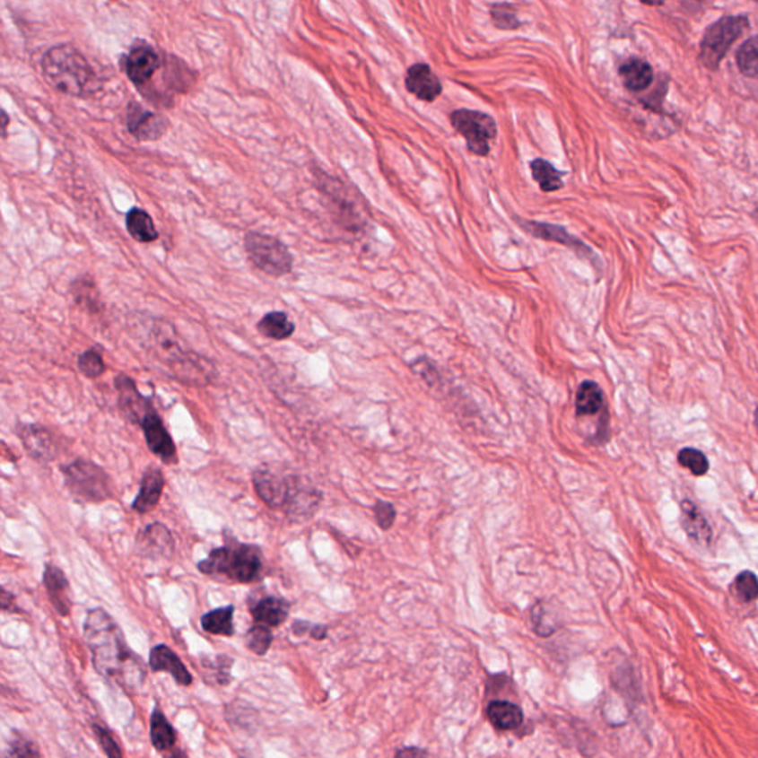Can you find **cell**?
<instances>
[{
    "instance_id": "6da1fadb",
    "label": "cell",
    "mask_w": 758,
    "mask_h": 758,
    "mask_svg": "<svg viewBox=\"0 0 758 758\" xmlns=\"http://www.w3.org/2000/svg\"><path fill=\"white\" fill-rule=\"evenodd\" d=\"M83 637L98 673L131 689L144 682V667L127 648L122 630L106 610L91 609L86 614Z\"/></svg>"
},
{
    "instance_id": "7a4b0ae2",
    "label": "cell",
    "mask_w": 758,
    "mask_h": 758,
    "mask_svg": "<svg viewBox=\"0 0 758 758\" xmlns=\"http://www.w3.org/2000/svg\"><path fill=\"white\" fill-rule=\"evenodd\" d=\"M259 498L273 510H282L293 518L311 517L322 496L297 475L280 473L273 466H258L252 475Z\"/></svg>"
},
{
    "instance_id": "3957f363",
    "label": "cell",
    "mask_w": 758,
    "mask_h": 758,
    "mask_svg": "<svg viewBox=\"0 0 758 758\" xmlns=\"http://www.w3.org/2000/svg\"><path fill=\"white\" fill-rule=\"evenodd\" d=\"M42 73L54 90L70 97H83L95 91L97 74L92 65L70 45H58L45 52Z\"/></svg>"
},
{
    "instance_id": "277c9868",
    "label": "cell",
    "mask_w": 758,
    "mask_h": 758,
    "mask_svg": "<svg viewBox=\"0 0 758 758\" xmlns=\"http://www.w3.org/2000/svg\"><path fill=\"white\" fill-rule=\"evenodd\" d=\"M263 568V550L252 544L239 543L234 538L211 551V554L197 564L200 572L208 577L222 578L239 584L258 580Z\"/></svg>"
},
{
    "instance_id": "5b68a950",
    "label": "cell",
    "mask_w": 758,
    "mask_h": 758,
    "mask_svg": "<svg viewBox=\"0 0 758 758\" xmlns=\"http://www.w3.org/2000/svg\"><path fill=\"white\" fill-rule=\"evenodd\" d=\"M154 356L165 364L177 379L187 384H209L216 377L213 363L205 362L204 357L186 352L179 345L174 331L166 325L154 329Z\"/></svg>"
},
{
    "instance_id": "8992f818",
    "label": "cell",
    "mask_w": 758,
    "mask_h": 758,
    "mask_svg": "<svg viewBox=\"0 0 758 758\" xmlns=\"http://www.w3.org/2000/svg\"><path fill=\"white\" fill-rule=\"evenodd\" d=\"M70 495L83 504H101L113 498V484L104 468L88 459H74L61 466Z\"/></svg>"
},
{
    "instance_id": "52a82bcc",
    "label": "cell",
    "mask_w": 758,
    "mask_h": 758,
    "mask_svg": "<svg viewBox=\"0 0 758 758\" xmlns=\"http://www.w3.org/2000/svg\"><path fill=\"white\" fill-rule=\"evenodd\" d=\"M750 29L748 15H725L712 22L699 43V61L703 67L716 72L728 51L742 34Z\"/></svg>"
},
{
    "instance_id": "ba28073f",
    "label": "cell",
    "mask_w": 758,
    "mask_h": 758,
    "mask_svg": "<svg viewBox=\"0 0 758 758\" xmlns=\"http://www.w3.org/2000/svg\"><path fill=\"white\" fill-rule=\"evenodd\" d=\"M246 254L264 273L282 277L292 272L293 257L288 246L268 234L249 231L245 238Z\"/></svg>"
},
{
    "instance_id": "9c48e42d",
    "label": "cell",
    "mask_w": 758,
    "mask_h": 758,
    "mask_svg": "<svg viewBox=\"0 0 758 758\" xmlns=\"http://www.w3.org/2000/svg\"><path fill=\"white\" fill-rule=\"evenodd\" d=\"M450 123L459 135L464 136L466 147L475 156L491 152V141L498 135V126L492 116L484 111L457 109L450 115Z\"/></svg>"
},
{
    "instance_id": "30bf717a",
    "label": "cell",
    "mask_w": 758,
    "mask_h": 758,
    "mask_svg": "<svg viewBox=\"0 0 758 758\" xmlns=\"http://www.w3.org/2000/svg\"><path fill=\"white\" fill-rule=\"evenodd\" d=\"M517 222L520 224L521 229L532 234L535 239H541L546 242L559 243L573 250L579 258L588 261L597 272H602V263L598 258L597 254L589 248L587 243L582 242L580 239L575 238L572 234H569L568 230L564 227L555 224H546V222H536V221H526L521 218H516Z\"/></svg>"
},
{
    "instance_id": "8fae6325",
    "label": "cell",
    "mask_w": 758,
    "mask_h": 758,
    "mask_svg": "<svg viewBox=\"0 0 758 758\" xmlns=\"http://www.w3.org/2000/svg\"><path fill=\"white\" fill-rule=\"evenodd\" d=\"M161 56L147 42H138L129 49L123 58V68L134 85H145L161 67Z\"/></svg>"
},
{
    "instance_id": "7c38bea8",
    "label": "cell",
    "mask_w": 758,
    "mask_h": 758,
    "mask_svg": "<svg viewBox=\"0 0 758 758\" xmlns=\"http://www.w3.org/2000/svg\"><path fill=\"white\" fill-rule=\"evenodd\" d=\"M116 390L119 395V409L132 424L140 425L149 412L154 409L152 398L144 397L136 388L135 381L125 373L115 378Z\"/></svg>"
},
{
    "instance_id": "4fadbf2b",
    "label": "cell",
    "mask_w": 758,
    "mask_h": 758,
    "mask_svg": "<svg viewBox=\"0 0 758 758\" xmlns=\"http://www.w3.org/2000/svg\"><path fill=\"white\" fill-rule=\"evenodd\" d=\"M140 427L144 431L145 443H147L152 454L161 457V461L170 464V466H174L179 462L174 439L166 430L165 424H163V421H161V415L157 414L156 409H152V412L147 414Z\"/></svg>"
},
{
    "instance_id": "5bb4252c",
    "label": "cell",
    "mask_w": 758,
    "mask_h": 758,
    "mask_svg": "<svg viewBox=\"0 0 758 758\" xmlns=\"http://www.w3.org/2000/svg\"><path fill=\"white\" fill-rule=\"evenodd\" d=\"M127 131L138 141H156L168 131V120L152 111L141 107L138 102H131L127 107Z\"/></svg>"
},
{
    "instance_id": "9a60e30c",
    "label": "cell",
    "mask_w": 758,
    "mask_h": 758,
    "mask_svg": "<svg viewBox=\"0 0 758 758\" xmlns=\"http://www.w3.org/2000/svg\"><path fill=\"white\" fill-rule=\"evenodd\" d=\"M174 551V536L161 523H152L136 536V553L144 559H170Z\"/></svg>"
},
{
    "instance_id": "2e32d148",
    "label": "cell",
    "mask_w": 758,
    "mask_h": 758,
    "mask_svg": "<svg viewBox=\"0 0 758 758\" xmlns=\"http://www.w3.org/2000/svg\"><path fill=\"white\" fill-rule=\"evenodd\" d=\"M17 434L34 459L51 462L58 455V445L48 428L38 424H18Z\"/></svg>"
},
{
    "instance_id": "e0dca14e",
    "label": "cell",
    "mask_w": 758,
    "mask_h": 758,
    "mask_svg": "<svg viewBox=\"0 0 758 758\" xmlns=\"http://www.w3.org/2000/svg\"><path fill=\"white\" fill-rule=\"evenodd\" d=\"M405 86L407 92L425 102L436 101L443 92L440 79L425 63H416L407 68Z\"/></svg>"
},
{
    "instance_id": "ac0fdd59",
    "label": "cell",
    "mask_w": 758,
    "mask_h": 758,
    "mask_svg": "<svg viewBox=\"0 0 758 758\" xmlns=\"http://www.w3.org/2000/svg\"><path fill=\"white\" fill-rule=\"evenodd\" d=\"M149 666L152 673H168L174 677L175 682L181 686H190L193 677L188 669L182 664L179 655L168 648L166 644H159L152 649L149 658Z\"/></svg>"
},
{
    "instance_id": "d6986e66",
    "label": "cell",
    "mask_w": 758,
    "mask_h": 758,
    "mask_svg": "<svg viewBox=\"0 0 758 758\" xmlns=\"http://www.w3.org/2000/svg\"><path fill=\"white\" fill-rule=\"evenodd\" d=\"M165 489V477L156 466H149L141 479L140 492L134 500L132 510L140 514H147L156 509L161 493Z\"/></svg>"
},
{
    "instance_id": "ffe728a7",
    "label": "cell",
    "mask_w": 758,
    "mask_h": 758,
    "mask_svg": "<svg viewBox=\"0 0 758 758\" xmlns=\"http://www.w3.org/2000/svg\"><path fill=\"white\" fill-rule=\"evenodd\" d=\"M43 585L47 588L48 597L52 606L56 607L57 612L61 616H67L70 614V584L68 579L64 575L60 568H57L54 564H47L45 566V572H43Z\"/></svg>"
},
{
    "instance_id": "44dd1931",
    "label": "cell",
    "mask_w": 758,
    "mask_h": 758,
    "mask_svg": "<svg viewBox=\"0 0 758 758\" xmlns=\"http://www.w3.org/2000/svg\"><path fill=\"white\" fill-rule=\"evenodd\" d=\"M619 77L630 92H643L650 88L655 79L653 67L639 57H630L619 65Z\"/></svg>"
},
{
    "instance_id": "7402d4cb",
    "label": "cell",
    "mask_w": 758,
    "mask_h": 758,
    "mask_svg": "<svg viewBox=\"0 0 758 758\" xmlns=\"http://www.w3.org/2000/svg\"><path fill=\"white\" fill-rule=\"evenodd\" d=\"M291 605L280 597H264L250 607L255 623L267 627H279L288 619Z\"/></svg>"
},
{
    "instance_id": "603a6c76",
    "label": "cell",
    "mask_w": 758,
    "mask_h": 758,
    "mask_svg": "<svg viewBox=\"0 0 758 758\" xmlns=\"http://www.w3.org/2000/svg\"><path fill=\"white\" fill-rule=\"evenodd\" d=\"M682 525L689 535V538L701 545H708L711 543V526L708 525L707 518L699 511L692 501H683L682 504Z\"/></svg>"
},
{
    "instance_id": "cb8c5ba5",
    "label": "cell",
    "mask_w": 758,
    "mask_h": 758,
    "mask_svg": "<svg viewBox=\"0 0 758 758\" xmlns=\"http://www.w3.org/2000/svg\"><path fill=\"white\" fill-rule=\"evenodd\" d=\"M487 719L498 730H516L523 723V712L516 703L507 701H493L487 707Z\"/></svg>"
},
{
    "instance_id": "d4e9b609",
    "label": "cell",
    "mask_w": 758,
    "mask_h": 758,
    "mask_svg": "<svg viewBox=\"0 0 758 758\" xmlns=\"http://www.w3.org/2000/svg\"><path fill=\"white\" fill-rule=\"evenodd\" d=\"M125 222H126L127 233L131 234V238L135 239L136 242L152 243L159 238L156 225L152 222L150 213H145L144 209L132 208L126 213Z\"/></svg>"
},
{
    "instance_id": "484cf974",
    "label": "cell",
    "mask_w": 758,
    "mask_h": 758,
    "mask_svg": "<svg viewBox=\"0 0 758 758\" xmlns=\"http://www.w3.org/2000/svg\"><path fill=\"white\" fill-rule=\"evenodd\" d=\"M259 334L264 335L266 338L274 339V341H283L292 336L295 332V323L289 318L288 314L284 311H272L264 316L259 320L258 325Z\"/></svg>"
},
{
    "instance_id": "4316f807",
    "label": "cell",
    "mask_w": 758,
    "mask_h": 758,
    "mask_svg": "<svg viewBox=\"0 0 758 758\" xmlns=\"http://www.w3.org/2000/svg\"><path fill=\"white\" fill-rule=\"evenodd\" d=\"M150 739L157 751L172 750L177 742V733L165 714L156 708L150 719Z\"/></svg>"
},
{
    "instance_id": "83f0119b",
    "label": "cell",
    "mask_w": 758,
    "mask_h": 758,
    "mask_svg": "<svg viewBox=\"0 0 758 758\" xmlns=\"http://www.w3.org/2000/svg\"><path fill=\"white\" fill-rule=\"evenodd\" d=\"M233 616V605L218 607V609L205 614L200 618V625L204 628V632H209V634L231 637L234 634Z\"/></svg>"
},
{
    "instance_id": "f1b7e54d",
    "label": "cell",
    "mask_w": 758,
    "mask_h": 758,
    "mask_svg": "<svg viewBox=\"0 0 758 758\" xmlns=\"http://www.w3.org/2000/svg\"><path fill=\"white\" fill-rule=\"evenodd\" d=\"M530 170L535 182H538L544 193H554L563 188V177L566 172L555 170V166L545 159H535L530 161Z\"/></svg>"
},
{
    "instance_id": "f546056e",
    "label": "cell",
    "mask_w": 758,
    "mask_h": 758,
    "mask_svg": "<svg viewBox=\"0 0 758 758\" xmlns=\"http://www.w3.org/2000/svg\"><path fill=\"white\" fill-rule=\"evenodd\" d=\"M605 406V395L597 382L584 381L578 388L577 414L579 416L596 415Z\"/></svg>"
},
{
    "instance_id": "4dcf8cb0",
    "label": "cell",
    "mask_w": 758,
    "mask_h": 758,
    "mask_svg": "<svg viewBox=\"0 0 758 758\" xmlns=\"http://www.w3.org/2000/svg\"><path fill=\"white\" fill-rule=\"evenodd\" d=\"M736 64L744 76L758 81V36L742 43L736 52Z\"/></svg>"
},
{
    "instance_id": "1f68e13d",
    "label": "cell",
    "mask_w": 758,
    "mask_h": 758,
    "mask_svg": "<svg viewBox=\"0 0 758 758\" xmlns=\"http://www.w3.org/2000/svg\"><path fill=\"white\" fill-rule=\"evenodd\" d=\"M73 297L76 300L77 304H81L83 309H90L92 313L98 311L101 304H100V295L97 292V286L92 282H88L86 277L74 282L72 286Z\"/></svg>"
},
{
    "instance_id": "d6a6232c",
    "label": "cell",
    "mask_w": 758,
    "mask_h": 758,
    "mask_svg": "<svg viewBox=\"0 0 758 758\" xmlns=\"http://www.w3.org/2000/svg\"><path fill=\"white\" fill-rule=\"evenodd\" d=\"M273 643V632L270 627L263 623H255L249 632H246V646L255 653L263 657L270 650Z\"/></svg>"
},
{
    "instance_id": "836d02e7",
    "label": "cell",
    "mask_w": 758,
    "mask_h": 758,
    "mask_svg": "<svg viewBox=\"0 0 758 758\" xmlns=\"http://www.w3.org/2000/svg\"><path fill=\"white\" fill-rule=\"evenodd\" d=\"M77 366H79V370L88 378L101 377L102 373L106 372V363L102 361L101 352L95 347L82 353L77 361Z\"/></svg>"
},
{
    "instance_id": "e575fe53",
    "label": "cell",
    "mask_w": 758,
    "mask_h": 758,
    "mask_svg": "<svg viewBox=\"0 0 758 758\" xmlns=\"http://www.w3.org/2000/svg\"><path fill=\"white\" fill-rule=\"evenodd\" d=\"M733 591L742 602H754L758 598V578L750 571L739 573L733 582Z\"/></svg>"
},
{
    "instance_id": "d590c367",
    "label": "cell",
    "mask_w": 758,
    "mask_h": 758,
    "mask_svg": "<svg viewBox=\"0 0 758 758\" xmlns=\"http://www.w3.org/2000/svg\"><path fill=\"white\" fill-rule=\"evenodd\" d=\"M678 464L687 470H691L695 475H707L708 468H710L707 457L701 450L693 449V448H684V449L680 450Z\"/></svg>"
},
{
    "instance_id": "8d00e7d4",
    "label": "cell",
    "mask_w": 758,
    "mask_h": 758,
    "mask_svg": "<svg viewBox=\"0 0 758 758\" xmlns=\"http://www.w3.org/2000/svg\"><path fill=\"white\" fill-rule=\"evenodd\" d=\"M491 18L496 29L500 30H516L521 26L520 20L514 11H509V4H493Z\"/></svg>"
},
{
    "instance_id": "74e56055",
    "label": "cell",
    "mask_w": 758,
    "mask_h": 758,
    "mask_svg": "<svg viewBox=\"0 0 758 758\" xmlns=\"http://www.w3.org/2000/svg\"><path fill=\"white\" fill-rule=\"evenodd\" d=\"M4 758H39L38 746L27 737L17 735L9 742Z\"/></svg>"
},
{
    "instance_id": "f35d334b",
    "label": "cell",
    "mask_w": 758,
    "mask_h": 758,
    "mask_svg": "<svg viewBox=\"0 0 758 758\" xmlns=\"http://www.w3.org/2000/svg\"><path fill=\"white\" fill-rule=\"evenodd\" d=\"M668 85V77H659V82H658V86L655 88V91H653L652 93H649V97L641 98V100H640V102L643 104L644 109L652 110L653 113H658V115H662V113H664L662 102L666 100Z\"/></svg>"
},
{
    "instance_id": "ab89813d",
    "label": "cell",
    "mask_w": 758,
    "mask_h": 758,
    "mask_svg": "<svg viewBox=\"0 0 758 758\" xmlns=\"http://www.w3.org/2000/svg\"><path fill=\"white\" fill-rule=\"evenodd\" d=\"M231 664H233V661L229 657H218L215 658V661L213 662H208L206 661V658H205L202 666L205 668H208L209 674H215L213 675L215 677V680H213L215 684L225 686V684H229L230 683V668H231Z\"/></svg>"
},
{
    "instance_id": "60d3db41",
    "label": "cell",
    "mask_w": 758,
    "mask_h": 758,
    "mask_svg": "<svg viewBox=\"0 0 758 758\" xmlns=\"http://www.w3.org/2000/svg\"><path fill=\"white\" fill-rule=\"evenodd\" d=\"M92 728L95 737H97L100 745H101L102 751L106 753L107 758H123L119 744L116 742L113 735L106 728L93 723Z\"/></svg>"
},
{
    "instance_id": "b9f144b4",
    "label": "cell",
    "mask_w": 758,
    "mask_h": 758,
    "mask_svg": "<svg viewBox=\"0 0 758 758\" xmlns=\"http://www.w3.org/2000/svg\"><path fill=\"white\" fill-rule=\"evenodd\" d=\"M375 517H377L378 525L381 526V529L388 530L390 529L393 523L396 520V509L390 502H384V501H379L377 505H375Z\"/></svg>"
},
{
    "instance_id": "7bdbcfd3",
    "label": "cell",
    "mask_w": 758,
    "mask_h": 758,
    "mask_svg": "<svg viewBox=\"0 0 758 758\" xmlns=\"http://www.w3.org/2000/svg\"><path fill=\"white\" fill-rule=\"evenodd\" d=\"M545 616V609L538 603L532 610V623H534L535 632L543 637L551 636L555 632V628L550 623H546Z\"/></svg>"
},
{
    "instance_id": "ee69618b",
    "label": "cell",
    "mask_w": 758,
    "mask_h": 758,
    "mask_svg": "<svg viewBox=\"0 0 758 758\" xmlns=\"http://www.w3.org/2000/svg\"><path fill=\"white\" fill-rule=\"evenodd\" d=\"M396 758H428V755L424 750L415 748V746H411V748H403V750H398L397 753H396Z\"/></svg>"
},
{
    "instance_id": "f6af8a7d",
    "label": "cell",
    "mask_w": 758,
    "mask_h": 758,
    "mask_svg": "<svg viewBox=\"0 0 758 758\" xmlns=\"http://www.w3.org/2000/svg\"><path fill=\"white\" fill-rule=\"evenodd\" d=\"M309 634H311V637H314L316 640H323L327 636V628L322 627V625H313Z\"/></svg>"
},
{
    "instance_id": "bcb514c9",
    "label": "cell",
    "mask_w": 758,
    "mask_h": 758,
    "mask_svg": "<svg viewBox=\"0 0 758 758\" xmlns=\"http://www.w3.org/2000/svg\"><path fill=\"white\" fill-rule=\"evenodd\" d=\"M165 758H187V755L181 750H174L170 754L165 755Z\"/></svg>"
},
{
    "instance_id": "7dc6e473",
    "label": "cell",
    "mask_w": 758,
    "mask_h": 758,
    "mask_svg": "<svg viewBox=\"0 0 758 758\" xmlns=\"http://www.w3.org/2000/svg\"><path fill=\"white\" fill-rule=\"evenodd\" d=\"M754 423H755V428H757V430H758V407H757V409H755Z\"/></svg>"
}]
</instances>
